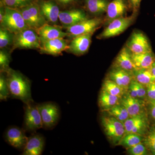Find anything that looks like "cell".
Wrapping results in <instances>:
<instances>
[{
  "instance_id": "obj_14",
  "label": "cell",
  "mask_w": 155,
  "mask_h": 155,
  "mask_svg": "<svg viewBox=\"0 0 155 155\" xmlns=\"http://www.w3.org/2000/svg\"><path fill=\"white\" fill-rule=\"evenodd\" d=\"M130 5L128 0H113L108 5L105 22L109 24L114 19L124 17Z\"/></svg>"
},
{
  "instance_id": "obj_13",
  "label": "cell",
  "mask_w": 155,
  "mask_h": 155,
  "mask_svg": "<svg viewBox=\"0 0 155 155\" xmlns=\"http://www.w3.org/2000/svg\"><path fill=\"white\" fill-rule=\"evenodd\" d=\"M93 33L82 35L73 38L67 51L77 56L84 54L88 51Z\"/></svg>"
},
{
  "instance_id": "obj_31",
  "label": "cell",
  "mask_w": 155,
  "mask_h": 155,
  "mask_svg": "<svg viewBox=\"0 0 155 155\" xmlns=\"http://www.w3.org/2000/svg\"><path fill=\"white\" fill-rule=\"evenodd\" d=\"M142 143L151 154L155 155V124L150 127Z\"/></svg>"
},
{
  "instance_id": "obj_3",
  "label": "cell",
  "mask_w": 155,
  "mask_h": 155,
  "mask_svg": "<svg viewBox=\"0 0 155 155\" xmlns=\"http://www.w3.org/2000/svg\"><path fill=\"white\" fill-rule=\"evenodd\" d=\"M101 124L108 140L112 144L117 146L125 134L124 124L111 116L101 117Z\"/></svg>"
},
{
  "instance_id": "obj_19",
  "label": "cell",
  "mask_w": 155,
  "mask_h": 155,
  "mask_svg": "<svg viewBox=\"0 0 155 155\" xmlns=\"http://www.w3.org/2000/svg\"><path fill=\"white\" fill-rule=\"evenodd\" d=\"M41 11L47 22L56 24L59 20L60 9L54 1H42L38 3Z\"/></svg>"
},
{
  "instance_id": "obj_15",
  "label": "cell",
  "mask_w": 155,
  "mask_h": 155,
  "mask_svg": "<svg viewBox=\"0 0 155 155\" xmlns=\"http://www.w3.org/2000/svg\"><path fill=\"white\" fill-rule=\"evenodd\" d=\"M68 47L69 45L64 38H56L41 41L39 49L43 54L58 56L64 51H67Z\"/></svg>"
},
{
  "instance_id": "obj_9",
  "label": "cell",
  "mask_w": 155,
  "mask_h": 155,
  "mask_svg": "<svg viewBox=\"0 0 155 155\" xmlns=\"http://www.w3.org/2000/svg\"><path fill=\"white\" fill-rule=\"evenodd\" d=\"M124 125L125 130L124 136L128 134L134 133L144 136L150 127L146 113L129 117Z\"/></svg>"
},
{
  "instance_id": "obj_4",
  "label": "cell",
  "mask_w": 155,
  "mask_h": 155,
  "mask_svg": "<svg viewBox=\"0 0 155 155\" xmlns=\"http://www.w3.org/2000/svg\"><path fill=\"white\" fill-rule=\"evenodd\" d=\"M13 45L14 49H39L41 41L35 29L28 28L14 34Z\"/></svg>"
},
{
  "instance_id": "obj_18",
  "label": "cell",
  "mask_w": 155,
  "mask_h": 155,
  "mask_svg": "<svg viewBox=\"0 0 155 155\" xmlns=\"http://www.w3.org/2000/svg\"><path fill=\"white\" fill-rule=\"evenodd\" d=\"M120 104L125 107L130 117L146 113L144 101L142 100L130 96L128 94L122 97Z\"/></svg>"
},
{
  "instance_id": "obj_34",
  "label": "cell",
  "mask_w": 155,
  "mask_h": 155,
  "mask_svg": "<svg viewBox=\"0 0 155 155\" xmlns=\"http://www.w3.org/2000/svg\"><path fill=\"white\" fill-rule=\"evenodd\" d=\"M34 0H1V3L5 7L19 9L29 5Z\"/></svg>"
},
{
  "instance_id": "obj_16",
  "label": "cell",
  "mask_w": 155,
  "mask_h": 155,
  "mask_svg": "<svg viewBox=\"0 0 155 155\" xmlns=\"http://www.w3.org/2000/svg\"><path fill=\"white\" fill-rule=\"evenodd\" d=\"M59 21L66 28L87 19L86 14L81 9H75L60 12Z\"/></svg>"
},
{
  "instance_id": "obj_24",
  "label": "cell",
  "mask_w": 155,
  "mask_h": 155,
  "mask_svg": "<svg viewBox=\"0 0 155 155\" xmlns=\"http://www.w3.org/2000/svg\"><path fill=\"white\" fill-rule=\"evenodd\" d=\"M110 0H84V6L91 14L98 15L106 13Z\"/></svg>"
},
{
  "instance_id": "obj_33",
  "label": "cell",
  "mask_w": 155,
  "mask_h": 155,
  "mask_svg": "<svg viewBox=\"0 0 155 155\" xmlns=\"http://www.w3.org/2000/svg\"><path fill=\"white\" fill-rule=\"evenodd\" d=\"M8 30L1 27L0 28V48L3 49L13 43L14 35Z\"/></svg>"
},
{
  "instance_id": "obj_10",
  "label": "cell",
  "mask_w": 155,
  "mask_h": 155,
  "mask_svg": "<svg viewBox=\"0 0 155 155\" xmlns=\"http://www.w3.org/2000/svg\"><path fill=\"white\" fill-rule=\"evenodd\" d=\"M102 19L100 18L86 19L77 24L72 25L67 28L69 36L74 38L78 35L94 33L102 24Z\"/></svg>"
},
{
  "instance_id": "obj_37",
  "label": "cell",
  "mask_w": 155,
  "mask_h": 155,
  "mask_svg": "<svg viewBox=\"0 0 155 155\" xmlns=\"http://www.w3.org/2000/svg\"><path fill=\"white\" fill-rule=\"evenodd\" d=\"M145 87L148 100H155V82H152Z\"/></svg>"
},
{
  "instance_id": "obj_29",
  "label": "cell",
  "mask_w": 155,
  "mask_h": 155,
  "mask_svg": "<svg viewBox=\"0 0 155 155\" xmlns=\"http://www.w3.org/2000/svg\"><path fill=\"white\" fill-rule=\"evenodd\" d=\"M144 136L134 133L126 134L123 137L117 145L122 146L126 150L142 143Z\"/></svg>"
},
{
  "instance_id": "obj_30",
  "label": "cell",
  "mask_w": 155,
  "mask_h": 155,
  "mask_svg": "<svg viewBox=\"0 0 155 155\" xmlns=\"http://www.w3.org/2000/svg\"><path fill=\"white\" fill-rule=\"evenodd\" d=\"M102 89L110 94L118 97L120 99L122 98L124 96L125 92L122 87L109 78L106 79L104 81Z\"/></svg>"
},
{
  "instance_id": "obj_41",
  "label": "cell",
  "mask_w": 155,
  "mask_h": 155,
  "mask_svg": "<svg viewBox=\"0 0 155 155\" xmlns=\"http://www.w3.org/2000/svg\"><path fill=\"white\" fill-rule=\"evenodd\" d=\"M150 69L151 70L152 72L153 75L155 78V62L152 65Z\"/></svg>"
},
{
  "instance_id": "obj_40",
  "label": "cell",
  "mask_w": 155,
  "mask_h": 155,
  "mask_svg": "<svg viewBox=\"0 0 155 155\" xmlns=\"http://www.w3.org/2000/svg\"><path fill=\"white\" fill-rule=\"evenodd\" d=\"M59 5L67 6L74 3L76 0H53Z\"/></svg>"
},
{
  "instance_id": "obj_23",
  "label": "cell",
  "mask_w": 155,
  "mask_h": 155,
  "mask_svg": "<svg viewBox=\"0 0 155 155\" xmlns=\"http://www.w3.org/2000/svg\"><path fill=\"white\" fill-rule=\"evenodd\" d=\"M132 58L136 69H150L155 62V56L152 52L132 54Z\"/></svg>"
},
{
  "instance_id": "obj_1",
  "label": "cell",
  "mask_w": 155,
  "mask_h": 155,
  "mask_svg": "<svg viewBox=\"0 0 155 155\" xmlns=\"http://www.w3.org/2000/svg\"><path fill=\"white\" fill-rule=\"evenodd\" d=\"M6 74L11 97L20 100L24 104L33 102L30 80L19 71L11 68Z\"/></svg>"
},
{
  "instance_id": "obj_28",
  "label": "cell",
  "mask_w": 155,
  "mask_h": 155,
  "mask_svg": "<svg viewBox=\"0 0 155 155\" xmlns=\"http://www.w3.org/2000/svg\"><path fill=\"white\" fill-rule=\"evenodd\" d=\"M103 112H107L109 116L114 117L123 124L130 117L126 109L121 104Z\"/></svg>"
},
{
  "instance_id": "obj_38",
  "label": "cell",
  "mask_w": 155,
  "mask_h": 155,
  "mask_svg": "<svg viewBox=\"0 0 155 155\" xmlns=\"http://www.w3.org/2000/svg\"><path fill=\"white\" fill-rule=\"evenodd\" d=\"M142 0H128L130 8L132 9L134 14H137L140 7Z\"/></svg>"
},
{
  "instance_id": "obj_21",
  "label": "cell",
  "mask_w": 155,
  "mask_h": 155,
  "mask_svg": "<svg viewBox=\"0 0 155 155\" xmlns=\"http://www.w3.org/2000/svg\"><path fill=\"white\" fill-rule=\"evenodd\" d=\"M114 68H119L133 73L136 69L132 58V53L124 47L119 52L114 61Z\"/></svg>"
},
{
  "instance_id": "obj_2",
  "label": "cell",
  "mask_w": 155,
  "mask_h": 155,
  "mask_svg": "<svg viewBox=\"0 0 155 155\" xmlns=\"http://www.w3.org/2000/svg\"><path fill=\"white\" fill-rule=\"evenodd\" d=\"M24 116L22 127L25 132L31 134L43 128L42 121L38 104L34 101L24 104Z\"/></svg>"
},
{
  "instance_id": "obj_22",
  "label": "cell",
  "mask_w": 155,
  "mask_h": 155,
  "mask_svg": "<svg viewBox=\"0 0 155 155\" xmlns=\"http://www.w3.org/2000/svg\"><path fill=\"white\" fill-rule=\"evenodd\" d=\"M35 31L39 36L41 41L49 40L56 38H64L69 34L56 26L50 25L47 23Z\"/></svg>"
},
{
  "instance_id": "obj_17",
  "label": "cell",
  "mask_w": 155,
  "mask_h": 155,
  "mask_svg": "<svg viewBox=\"0 0 155 155\" xmlns=\"http://www.w3.org/2000/svg\"><path fill=\"white\" fill-rule=\"evenodd\" d=\"M45 146L43 136L36 133L31 134L28 137L27 142L23 150V155H40L42 153Z\"/></svg>"
},
{
  "instance_id": "obj_11",
  "label": "cell",
  "mask_w": 155,
  "mask_h": 155,
  "mask_svg": "<svg viewBox=\"0 0 155 155\" xmlns=\"http://www.w3.org/2000/svg\"><path fill=\"white\" fill-rule=\"evenodd\" d=\"M132 54L150 52L151 47L147 36L140 31H134L126 44Z\"/></svg>"
},
{
  "instance_id": "obj_39",
  "label": "cell",
  "mask_w": 155,
  "mask_h": 155,
  "mask_svg": "<svg viewBox=\"0 0 155 155\" xmlns=\"http://www.w3.org/2000/svg\"><path fill=\"white\" fill-rule=\"evenodd\" d=\"M148 112L151 118L155 121V100H148Z\"/></svg>"
},
{
  "instance_id": "obj_20",
  "label": "cell",
  "mask_w": 155,
  "mask_h": 155,
  "mask_svg": "<svg viewBox=\"0 0 155 155\" xmlns=\"http://www.w3.org/2000/svg\"><path fill=\"white\" fill-rule=\"evenodd\" d=\"M108 78L113 81L126 91H128L134 76L133 73L119 68H114L109 72Z\"/></svg>"
},
{
  "instance_id": "obj_35",
  "label": "cell",
  "mask_w": 155,
  "mask_h": 155,
  "mask_svg": "<svg viewBox=\"0 0 155 155\" xmlns=\"http://www.w3.org/2000/svg\"><path fill=\"white\" fill-rule=\"evenodd\" d=\"M11 61V57L6 51L1 49L0 51V70L1 72H7L10 69L9 64Z\"/></svg>"
},
{
  "instance_id": "obj_5",
  "label": "cell",
  "mask_w": 155,
  "mask_h": 155,
  "mask_svg": "<svg viewBox=\"0 0 155 155\" xmlns=\"http://www.w3.org/2000/svg\"><path fill=\"white\" fill-rule=\"evenodd\" d=\"M39 110L41 116L43 128L51 130L58 124L61 117V110L55 103L46 102L38 104Z\"/></svg>"
},
{
  "instance_id": "obj_6",
  "label": "cell",
  "mask_w": 155,
  "mask_h": 155,
  "mask_svg": "<svg viewBox=\"0 0 155 155\" xmlns=\"http://www.w3.org/2000/svg\"><path fill=\"white\" fill-rule=\"evenodd\" d=\"M1 25L14 34L29 28L18 9L7 7H5V16Z\"/></svg>"
},
{
  "instance_id": "obj_7",
  "label": "cell",
  "mask_w": 155,
  "mask_h": 155,
  "mask_svg": "<svg viewBox=\"0 0 155 155\" xmlns=\"http://www.w3.org/2000/svg\"><path fill=\"white\" fill-rule=\"evenodd\" d=\"M134 14L130 16H124L113 20L108 24L102 32L98 35L97 38L101 39L109 38L121 34L133 23L136 17Z\"/></svg>"
},
{
  "instance_id": "obj_36",
  "label": "cell",
  "mask_w": 155,
  "mask_h": 155,
  "mask_svg": "<svg viewBox=\"0 0 155 155\" xmlns=\"http://www.w3.org/2000/svg\"><path fill=\"white\" fill-rule=\"evenodd\" d=\"M127 150V153L130 155H147L150 153L143 143H138Z\"/></svg>"
},
{
  "instance_id": "obj_27",
  "label": "cell",
  "mask_w": 155,
  "mask_h": 155,
  "mask_svg": "<svg viewBox=\"0 0 155 155\" xmlns=\"http://www.w3.org/2000/svg\"><path fill=\"white\" fill-rule=\"evenodd\" d=\"M128 94L130 96L139 99L143 100L147 97L146 87L133 78L128 89Z\"/></svg>"
},
{
  "instance_id": "obj_12",
  "label": "cell",
  "mask_w": 155,
  "mask_h": 155,
  "mask_svg": "<svg viewBox=\"0 0 155 155\" xmlns=\"http://www.w3.org/2000/svg\"><path fill=\"white\" fill-rule=\"evenodd\" d=\"M26 132L23 128L11 126L7 128L4 134L5 140L15 148L23 150L25 147L28 137Z\"/></svg>"
},
{
  "instance_id": "obj_26",
  "label": "cell",
  "mask_w": 155,
  "mask_h": 155,
  "mask_svg": "<svg viewBox=\"0 0 155 155\" xmlns=\"http://www.w3.org/2000/svg\"><path fill=\"white\" fill-rule=\"evenodd\" d=\"M134 78L145 86L153 82L155 78L150 69H137L133 72Z\"/></svg>"
},
{
  "instance_id": "obj_32",
  "label": "cell",
  "mask_w": 155,
  "mask_h": 155,
  "mask_svg": "<svg viewBox=\"0 0 155 155\" xmlns=\"http://www.w3.org/2000/svg\"><path fill=\"white\" fill-rule=\"evenodd\" d=\"M10 97V91L7 74L5 72H1L0 75V100L1 101H6Z\"/></svg>"
},
{
  "instance_id": "obj_25",
  "label": "cell",
  "mask_w": 155,
  "mask_h": 155,
  "mask_svg": "<svg viewBox=\"0 0 155 155\" xmlns=\"http://www.w3.org/2000/svg\"><path fill=\"white\" fill-rule=\"evenodd\" d=\"M120 98L101 90L98 99V104L102 112L120 104Z\"/></svg>"
},
{
  "instance_id": "obj_8",
  "label": "cell",
  "mask_w": 155,
  "mask_h": 155,
  "mask_svg": "<svg viewBox=\"0 0 155 155\" xmlns=\"http://www.w3.org/2000/svg\"><path fill=\"white\" fill-rule=\"evenodd\" d=\"M18 9L29 28L35 30L47 23L41 14L38 3L34 2Z\"/></svg>"
}]
</instances>
